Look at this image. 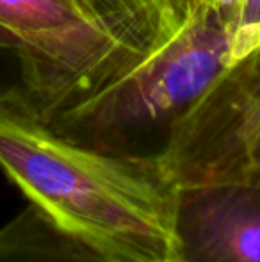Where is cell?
<instances>
[{
  "instance_id": "6da1fadb",
  "label": "cell",
  "mask_w": 260,
  "mask_h": 262,
  "mask_svg": "<svg viewBox=\"0 0 260 262\" xmlns=\"http://www.w3.org/2000/svg\"><path fill=\"white\" fill-rule=\"evenodd\" d=\"M0 171L84 241L129 260L173 259L175 186L152 162L87 148L36 114L0 109Z\"/></svg>"
},
{
  "instance_id": "7a4b0ae2",
  "label": "cell",
  "mask_w": 260,
  "mask_h": 262,
  "mask_svg": "<svg viewBox=\"0 0 260 262\" xmlns=\"http://www.w3.org/2000/svg\"><path fill=\"white\" fill-rule=\"evenodd\" d=\"M187 6V21L166 47L63 107L50 127L87 148L155 164L177 121L230 64L228 25L210 4Z\"/></svg>"
},
{
  "instance_id": "3957f363",
  "label": "cell",
  "mask_w": 260,
  "mask_h": 262,
  "mask_svg": "<svg viewBox=\"0 0 260 262\" xmlns=\"http://www.w3.org/2000/svg\"><path fill=\"white\" fill-rule=\"evenodd\" d=\"M177 186H260V47L230 64L173 127L155 162Z\"/></svg>"
},
{
  "instance_id": "277c9868",
  "label": "cell",
  "mask_w": 260,
  "mask_h": 262,
  "mask_svg": "<svg viewBox=\"0 0 260 262\" xmlns=\"http://www.w3.org/2000/svg\"><path fill=\"white\" fill-rule=\"evenodd\" d=\"M0 29L38 66L46 123L141 62L77 0H0Z\"/></svg>"
},
{
  "instance_id": "5b68a950",
  "label": "cell",
  "mask_w": 260,
  "mask_h": 262,
  "mask_svg": "<svg viewBox=\"0 0 260 262\" xmlns=\"http://www.w3.org/2000/svg\"><path fill=\"white\" fill-rule=\"evenodd\" d=\"M173 259L260 262V186L207 182L175 187Z\"/></svg>"
},
{
  "instance_id": "8992f818",
  "label": "cell",
  "mask_w": 260,
  "mask_h": 262,
  "mask_svg": "<svg viewBox=\"0 0 260 262\" xmlns=\"http://www.w3.org/2000/svg\"><path fill=\"white\" fill-rule=\"evenodd\" d=\"M80 4L139 61L166 47L189 16L187 0H80Z\"/></svg>"
},
{
  "instance_id": "52a82bcc",
  "label": "cell",
  "mask_w": 260,
  "mask_h": 262,
  "mask_svg": "<svg viewBox=\"0 0 260 262\" xmlns=\"http://www.w3.org/2000/svg\"><path fill=\"white\" fill-rule=\"evenodd\" d=\"M0 109L25 111L43 116V88L31 52L0 29Z\"/></svg>"
},
{
  "instance_id": "ba28073f",
  "label": "cell",
  "mask_w": 260,
  "mask_h": 262,
  "mask_svg": "<svg viewBox=\"0 0 260 262\" xmlns=\"http://www.w3.org/2000/svg\"><path fill=\"white\" fill-rule=\"evenodd\" d=\"M260 47V0H243L230 38V64ZM228 64V66H230Z\"/></svg>"
},
{
  "instance_id": "9c48e42d",
  "label": "cell",
  "mask_w": 260,
  "mask_h": 262,
  "mask_svg": "<svg viewBox=\"0 0 260 262\" xmlns=\"http://www.w3.org/2000/svg\"><path fill=\"white\" fill-rule=\"evenodd\" d=\"M207 4H210L218 14L223 18L226 25L230 29V38H232V31L235 27L237 16H239V9H241V2L243 0H205Z\"/></svg>"
},
{
  "instance_id": "30bf717a",
  "label": "cell",
  "mask_w": 260,
  "mask_h": 262,
  "mask_svg": "<svg viewBox=\"0 0 260 262\" xmlns=\"http://www.w3.org/2000/svg\"><path fill=\"white\" fill-rule=\"evenodd\" d=\"M166 262H178V260H175V259H170V260H166Z\"/></svg>"
},
{
  "instance_id": "8fae6325",
  "label": "cell",
  "mask_w": 260,
  "mask_h": 262,
  "mask_svg": "<svg viewBox=\"0 0 260 262\" xmlns=\"http://www.w3.org/2000/svg\"><path fill=\"white\" fill-rule=\"evenodd\" d=\"M77 2H79V4H80V0H77ZM80 6H82V4H80ZM82 7H84V6H82ZM86 13H87V11H86ZM87 14H89V13H87ZM89 16H91V14H89Z\"/></svg>"
}]
</instances>
